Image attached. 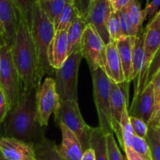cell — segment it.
Returning a JSON list of instances; mask_svg holds the SVG:
<instances>
[{
    "mask_svg": "<svg viewBox=\"0 0 160 160\" xmlns=\"http://www.w3.org/2000/svg\"><path fill=\"white\" fill-rule=\"evenodd\" d=\"M0 88L7 98L10 110L19 101L23 86L13 63L11 47L7 43L0 47Z\"/></svg>",
    "mask_w": 160,
    "mask_h": 160,
    "instance_id": "cell-6",
    "label": "cell"
},
{
    "mask_svg": "<svg viewBox=\"0 0 160 160\" xmlns=\"http://www.w3.org/2000/svg\"><path fill=\"white\" fill-rule=\"evenodd\" d=\"M144 67L139 77L134 81V95L138 94L145 87L148 70L152 58L160 48V9L144 31Z\"/></svg>",
    "mask_w": 160,
    "mask_h": 160,
    "instance_id": "cell-9",
    "label": "cell"
},
{
    "mask_svg": "<svg viewBox=\"0 0 160 160\" xmlns=\"http://www.w3.org/2000/svg\"><path fill=\"white\" fill-rule=\"evenodd\" d=\"M118 17H119L120 25H121V30H122V35L125 36H131V37H137L138 33L135 30L133 27L132 21L129 17L128 13L126 7L122 8L118 11Z\"/></svg>",
    "mask_w": 160,
    "mask_h": 160,
    "instance_id": "cell-30",
    "label": "cell"
},
{
    "mask_svg": "<svg viewBox=\"0 0 160 160\" xmlns=\"http://www.w3.org/2000/svg\"><path fill=\"white\" fill-rule=\"evenodd\" d=\"M19 19L16 38L11 47L12 58L22 82V90L29 91L35 90L42 82V78L31 28L25 21Z\"/></svg>",
    "mask_w": 160,
    "mask_h": 160,
    "instance_id": "cell-2",
    "label": "cell"
},
{
    "mask_svg": "<svg viewBox=\"0 0 160 160\" xmlns=\"http://www.w3.org/2000/svg\"><path fill=\"white\" fill-rule=\"evenodd\" d=\"M82 58L81 49L75 50L69 54L61 68L54 69L55 86L61 102L78 101V75Z\"/></svg>",
    "mask_w": 160,
    "mask_h": 160,
    "instance_id": "cell-4",
    "label": "cell"
},
{
    "mask_svg": "<svg viewBox=\"0 0 160 160\" xmlns=\"http://www.w3.org/2000/svg\"><path fill=\"white\" fill-rule=\"evenodd\" d=\"M90 148L94 150L96 160H109L105 135L99 127H94L90 139Z\"/></svg>",
    "mask_w": 160,
    "mask_h": 160,
    "instance_id": "cell-24",
    "label": "cell"
},
{
    "mask_svg": "<svg viewBox=\"0 0 160 160\" xmlns=\"http://www.w3.org/2000/svg\"><path fill=\"white\" fill-rule=\"evenodd\" d=\"M0 152L7 160H35V144L15 138H0Z\"/></svg>",
    "mask_w": 160,
    "mask_h": 160,
    "instance_id": "cell-14",
    "label": "cell"
},
{
    "mask_svg": "<svg viewBox=\"0 0 160 160\" xmlns=\"http://www.w3.org/2000/svg\"><path fill=\"white\" fill-rule=\"evenodd\" d=\"M5 43H6V41H5V39H4L3 36H2V35L0 34V47H2V46Z\"/></svg>",
    "mask_w": 160,
    "mask_h": 160,
    "instance_id": "cell-44",
    "label": "cell"
},
{
    "mask_svg": "<svg viewBox=\"0 0 160 160\" xmlns=\"http://www.w3.org/2000/svg\"><path fill=\"white\" fill-rule=\"evenodd\" d=\"M128 104H126L124 107L123 112H122V117H121V122H120V126H121V130H122V139H123L124 142V149L127 148L131 147V142L132 139H133V136H134V132H133V127H132L131 123L130 121V115H129Z\"/></svg>",
    "mask_w": 160,
    "mask_h": 160,
    "instance_id": "cell-28",
    "label": "cell"
},
{
    "mask_svg": "<svg viewBox=\"0 0 160 160\" xmlns=\"http://www.w3.org/2000/svg\"><path fill=\"white\" fill-rule=\"evenodd\" d=\"M135 37L122 35L116 42L119 58L122 63L125 82H132V64H133V50Z\"/></svg>",
    "mask_w": 160,
    "mask_h": 160,
    "instance_id": "cell-19",
    "label": "cell"
},
{
    "mask_svg": "<svg viewBox=\"0 0 160 160\" xmlns=\"http://www.w3.org/2000/svg\"><path fill=\"white\" fill-rule=\"evenodd\" d=\"M38 0H13L16 8L19 13V18H21L32 26L34 10Z\"/></svg>",
    "mask_w": 160,
    "mask_h": 160,
    "instance_id": "cell-27",
    "label": "cell"
},
{
    "mask_svg": "<svg viewBox=\"0 0 160 160\" xmlns=\"http://www.w3.org/2000/svg\"><path fill=\"white\" fill-rule=\"evenodd\" d=\"M148 127L151 128H153L155 130H157L158 128L160 127V107L157 110V112H155V115H153L152 118L151 119L150 122L148 123Z\"/></svg>",
    "mask_w": 160,
    "mask_h": 160,
    "instance_id": "cell-41",
    "label": "cell"
},
{
    "mask_svg": "<svg viewBox=\"0 0 160 160\" xmlns=\"http://www.w3.org/2000/svg\"><path fill=\"white\" fill-rule=\"evenodd\" d=\"M69 56L68 30L55 31L49 49V62L53 69L59 68Z\"/></svg>",
    "mask_w": 160,
    "mask_h": 160,
    "instance_id": "cell-16",
    "label": "cell"
},
{
    "mask_svg": "<svg viewBox=\"0 0 160 160\" xmlns=\"http://www.w3.org/2000/svg\"><path fill=\"white\" fill-rule=\"evenodd\" d=\"M124 152L126 153V156H127V160H146L141 155H140L135 151H133L131 148H125Z\"/></svg>",
    "mask_w": 160,
    "mask_h": 160,
    "instance_id": "cell-40",
    "label": "cell"
},
{
    "mask_svg": "<svg viewBox=\"0 0 160 160\" xmlns=\"http://www.w3.org/2000/svg\"><path fill=\"white\" fill-rule=\"evenodd\" d=\"M128 112L130 116L141 118L148 125L155 113V97L152 82L148 84L141 93L133 96Z\"/></svg>",
    "mask_w": 160,
    "mask_h": 160,
    "instance_id": "cell-13",
    "label": "cell"
},
{
    "mask_svg": "<svg viewBox=\"0 0 160 160\" xmlns=\"http://www.w3.org/2000/svg\"><path fill=\"white\" fill-rule=\"evenodd\" d=\"M106 144H107L108 155L109 160H125L118 148L117 143L114 138L113 133H108L105 135Z\"/></svg>",
    "mask_w": 160,
    "mask_h": 160,
    "instance_id": "cell-33",
    "label": "cell"
},
{
    "mask_svg": "<svg viewBox=\"0 0 160 160\" xmlns=\"http://www.w3.org/2000/svg\"><path fill=\"white\" fill-rule=\"evenodd\" d=\"M130 2V0H115L113 5V10L115 11H119L122 8L127 7Z\"/></svg>",
    "mask_w": 160,
    "mask_h": 160,
    "instance_id": "cell-42",
    "label": "cell"
},
{
    "mask_svg": "<svg viewBox=\"0 0 160 160\" xmlns=\"http://www.w3.org/2000/svg\"><path fill=\"white\" fill-rule=\"evenodd\" d=\"M109 2H110L111 5L112 6V7H113V5H114V2H115V0H109Z\"/></svg>",
    "mask_w": 160,
    "mask_h": 160,
    "instance_id": "cell-47",
    "label": "cell"
},
{
    "mask_svg": "<svg viewBox=\"0 0 160 160\" xmlns=\"http://www.w3.org/2000/svg\"><path fill=\"white\" fill-rule=\"evenodd\" d=\"M1 124L2 137L15 138L33 144L43 139V127L39 124L37 116L35 90H22L18 102L9 110Z\"/></svg>",
    "mask_w": 160,
    "mask_h": 160,
    "instance_id": "cell-1",
    "label": "cell"
},
{
    "mask_svg": "<svg viewBox=\"0 0 160 160\" xmlns=\"http://www.w3.org/2000/svg\"><path fill=\"white\" fill-rule=\"evenodd\" d=\"M160 71V48L155 54L154 58H152L151 64L149 65L148 70L147 78H146L145 87L148 83L152 82V78L155 77V75Z\"/></svg>",
    "mask_w": 160,
    "mask_h": 160,
    "instance_id": "cell-35",
    "label": "cell"
},
{
    "mask_svg": "<svg viewBox=\"0 0 160 160\" xmlns=\"http://www.w3.org/2000/svg\"><path fill=\"white\" fill-rule=\"evenodd\" d=\"M61 100L56 90L54 78L48 76L35 89L38 121L42 127L48 126L49 119L61 106Z\"/></svg>",
    "mask_w": 160,
    "mask_h": 160,
    "instance_id": "cell-8",
    "label": "cell"
},
{
    "mask_svg": "<svg viewBox=\"0 0 160 160\" xmlns=\"http://www.w3.org/2000/svg\"><path fill=\"white\" fill-rule=\"evenodd\" d=\"M160 9V0H152L150 3H148L145 8L143 10L144 15L146 19L149 21L154 18L155 14L158 13Z\"/></svg>",
    "mask_w": 160,
    "mask_h": 160,
    "instance_id": "cell-37",
    "label": "cell"
},
{
    "mask_svg": "<svg viewBox=\"0 0 160 160\" xmlns=\"http://www.w3.org/2000/svg\"><path fill=\"white\" fill-rule=\"evenodd\" d=\"M130 82L115 83L111 81V116L113 133L116 135L120 146L124 149V142L121 130V117L126 104L129 105Z\"/></svg>",
    "mask_w": 160,
    "mask_h": 160,
    "instance_id": "cell-11",
    "label": "cell"
},
{
    "mask_svg": "<svg viewBox=\"0 0 160 160\" xmlns=\"http://www.w3.org/2000/svg\"><path fill=\"white\" fill-rule=\"evenodd\" d=\"M19 13L13 0H0V24L6 43L12 47L19 25Z\"/></svg>",
    "mask_w": 160,
    "mask_h": 160,
    "instance_id": "cell-15",
    "label": "cell"
},
{
    "mask_svg": "<svg viewBox=\"0 0 160 160\" xmlns=\"http://www.w3.org/2000/svg\"><path fill=\"white\" fill-rule=\"evenodd\" d=\"M131 148L133 151L145 158L146 160H152L150 148L145 138H141L134 134L131 142Z\"/></svg>",
    "mask_w": 160,
    "mask_h": 160,
    "instance_id": "cell-32",
    "label": "cell"
},
{
    "mask_svg": "<svg viewBox=\"0 0 160 160\" xmlns=\"http://www.w3.org/2000/svg\"><path fill=\"white\" fill-rule=\"evenodd\" d=\"M81 160H96V156H95V152L92 148L87 149L83 152L82 159Z\"/></svg>",
    "mask_w": 160,
    "mask_h": 160,
    "instance_id": "cell-43",
    "label": "cell"
},
{
    "mask_svg": "<svg viewBox=\"0 0 160 160\" xmlns=\"http://www.w3.org/2000/svg\"><path fill=\"white\" fill-rule=\"evenodd\" d=\"M78 15L76 9L73 3V0H72L66 4L62 11L53 22L55 31L68 30Z\"/></svg>",
    "mask_w": 160,
    "mask_h": 160,
    "instance_id": "cell-23",
    "label": "cell"
},
{
    "mask_svg": "<svg viewBox=\"0 0 160 160\" xmlns=\"http://www.w3.org/2000/svg\"><path fill=\"white\" fill-rule=\"evenodd\" d=\"M9 110H10V108H9L7 98H6L2 90L0 88V124L2 123V122L4 121Z\"/></svg>",
    "mask_w": 160,
    "mask_h": 160,
    "instance_id": "cell-39",
    "label": "cell"
},
{
    "mask_svg": "<svg viewBox=\"0 0 160 160\" xmlns=\"http://www.w3.org/2000/svg\"><path fill=\"white\" fill-rule=\"evenodd\" d=\"M87 25L85 18L78 15L68 29L69 54L80 49L82 35Z\"/></svg>",
    "mask_w": 160,
    "mask_h": 160,
    "instance_id": "cell-21",
    "label": "cell"
},
{
    "mask_svg": "<svg viewBox=\"0 0 160 160\" xmlns=\"http://www.w3.org/2000/svg\"><path fill=\"white\" fill-rule=\"evenodd\" d=\"M92 1H94V0H91V2H92Z\"/></svg>",
    "mask_w": 160,
    "mask_h": 160,
    "instance_id": "cell-49",
    "label": "cell"
},
{
    "mask_svg": "<svg viewBox=\"0 0 160 160\" xmlns=\"http://www.w3.org/2000/svg\"><path fill=\"white\" fill-rule=\"evenodd\" d=\"M80 49L87 60L90 72L98 68L104 70L106 65V44L91 25L87 24L84 30Z\"/></svg>",
    "mask_w": 160,
    "mask_h": 160,
    "instance_id": "cell-10",
    "label": "cell"
},
{
    "mask_svg": "<svg viewBox=\"0 0 160 160\" xmlns=\"http://www.w3.org/2000/svg\"><path fill=\"white\" fill-rule=\"evenodd\" d=\"M130 121L135 134L141 137V138H146L148 132V124L144 122L143 120H141V118L133 116H130Z\"/></svg>",
    "mask_w": 160,
    "mask_h": 160,
    "instance_id": "cell-34",
    "label": "cell"
},
{
    "mask_svg": "<svg viewBox=\"0 0 160 160\" xmlns=\"http://www.w3.org/2000/svg\"><path fill=\"white\" fill-rule=\"evenodd\" d=\"M144 31H141L138 36L135 37L133 50V64H132V81H136L139 77L144 61Z\"/></svg>",
    "mask_w": 160,
    "mask_h": 160,
    "instance_id": "cell-22",
    "label": "cell"
},
{
    "mask_svg": "<svg viewBox=\"0 0 160 160\" xmlns=\"http://www.w3.org/2000/svg\"><path fill=\"white\" fill-rule=\"evenodd\" d=\"M32 39L38 59V72L42 79L45 75L54 73V69L49 62V49L55 33L53 23L37 2L34 10L31 26Z\"/></svg>",
    "mask_w": 160,
    "mask_h": 160,
    "instance_id": "cell-3",
    "label": "cell"
},
{
    "mask_svg": "<svg viewBox=\"0 0 160 160\" xmlns=\"http://www.w3.org/2000/svg\"><path fill=\"white\" fill-rule=\"evenodd\" d=\"M0 34L3 36V35H2V27H1V24H0Z\"/></svg>",
    "mask_w": 160,
    "mask_h": 160,
    "instance_id": "cell-48",
    "label": "cell"
},
{
    "mask_svg": "<svg viewBox=\"0 0 160 160\" xmlns=\"http://www.w3.org/2000/svg\"><path fill=\"white\" fill-rule=\"evenodd\" d=\"M93 98L98 115L99 128L104 135L113 133L111 116V80L102 68L91 71Z\"/></svg>",
    "mask_w": 160,
    "mask_h": 160,
    "instance_id": "cell-5",
    "label": "cell"
},
{
    "mask_svg": "<svg viewBox=\"0 0 160 160\" xmlns=\"http://www.w3.org/2000/svg\"><path fill=\"white\" fill-rule=\"evenodd\" d=\"M153 85L154 97H155V113L160 107V71L152 78V82ZM154 113V115H155ZM153 117V116H152Z\"/></svg>",
    "mask_w": 160,
    "mask_h": 160,
    "instance_id": "cell-36",
    "label": "cell"
},
{
    "mask_svg": "<svg viewBox=\"0 0 160 160\" xmlns=\"http://www.w3.org/2000/svg\"><path fill=\"white\" fill-rule=\"evenodd\" d=\"M146 141L150 148L152 160H160V140L156 130L148 127Z\"/></svg>",
    "mask_w": 160,
    "mask_h": 160,
    "instance_id": "cell-31",
    "label": "cell"
},
{
    "mask_svg": "<svg viewBox=\"0 0 160 160\" xmlns=\"http://www.w3.org/2000/svg\"><path fill=\"white\" fill-rule=\"evenodd\" d=\"M129 17L132 21L135 30L138 34L142 31V25L146 18L141 10V4L138 0H130L128 5L126 7Z\"/></svg>",
    "mask_w": 160,
    "mask_h": 160,
    "instance_id": "cell-26",
    "label": "cell"
},
{
    "mask_svg": "<svg viewBox=\"0 0 160 160\" xmlns=\"http://www.w3.org/2000/svg\"><path fill=\"white\" fill-rule=\"evenodd\" d=\"M62 135V142L58 148L59 152L68 160H81L83 155V148L76 135L64 124L60 123Z\"/></svg>",
    "mask_w": 160,
    "mask_h": 160,
    "instance_id": "cell-17",
    "label": "cell"
},
{
    "mask_svg": "<svg viewBox=\"0 0 160 160\" xmlns=\"http://www.w3.org/2000/svg\"><path fill=\"white\" fill-rule=\"evenodd\" d=\"M156 131H157V133H158V138H159V140H160V127L159 128H158L156 130Z\"/></svg>",
    "mask_w": 160,
    "mask_h": 160,
    "instance_id": "cell-46",
    "label": "cell"
},
{
    "mask_svg": "<svg viewBox=\"0 0 160 160\" xmlns=\"http://www.w3.org/2000/svg\"><path fill=\"white\" fill-rule=\"evenodd\" d=\"M35 160H68L60 153L54 141L44 138L35 144Z\"/></svg>",
    "mask_w": 160,
    "mask_h": 160,
    "instance_id": "cell-20",
    "label": "cell"
},
{
    "mask_svg": "<svg viewBox=\"0 0 160 160\" xmlns=\"http://www.w3.org/2000/svg\"><path fill=\"white\" fill-rule=\"evenodd\" d=\"M113 7L109 0H94L90 3L88 13L86 18L87 24H91L106 45L112 41L108 32V21Z\"/></svg>",
    "mask_w": 160,
    "mask_h": 160,
    "instance_id": "cell-12",
    "label": "cell"
},
{
    "mask_svg": "<svg viewBox=\"0 0 160 160\" xmlns=\"http://www.w3.org/2000/svg\"><path fill=\"white\" fill-rule=\"evenodd\" d=\"M107 27L109 36H110L111 39H112V41L116 42L118 38H121V37L122 36L118 11L113 10V11L111 13L108 18V21Z\"/></svg>",
    "mask_w": 160,
    "mask_h": 160,
    "instance_id": "cell-29",
    "label": "cell"
},
{
    "mask_svg": "<svg viewBox=\"0 0 160 160\" xmlns=\"http://www.w3.org/2000/svg\"><path fill=\"white\" fill-rule=\"evenodd\" d=\"M0 160H7L4 158V156L2 155V154L1 153V152H0Z\"/></svg>",
    "mask_w": 160,
    "mask_h": 160,
    "instance_id": "cell-45",
    "label": "cell"
},
{
    "mask_svg": "<svg viewBox=\"0 0 160 160\" xmlns=\"http://www.w3.org/2000/svg\"><path fill=\"white\" fill-rule=\"evenodd\" d=\"M73 3L78 14L85 18L86 20L91 3V0H73Z\"/></svg>",
    "mask_w": 160,
    "mask_h": 160,
    "instance_id": "cell-38",
    "label": "cell"
},
{
    "mask_svg": "<svg viewBox=\"0 0 160 160\" xmlns=\"http://www.w3.org/2000/svg\"><path fill=\"white\" fill-rule=\"evenodd\" d=\"M72 0H38V4L49 19L54 22L66 4Z\"/></svg>",
    "mask_w": 160,
    "mask_h": 160,
    "instance_id": "cell-25",
    "label": "cell"
},
{
    "mask_svg": "<svg viewBox=\"0 0 160 160\" xmlns=\"http://www.w3.org/2000/svg\"><path fill=\"white\" fill-rule=\"evenodd\" d=\"M54 121L58 125L67 126L79 140L83 151L90 148V139L94 127L87 125L78 108V101H65L61 103L59 109L54 114Z\"/></svg>",
    "mask_w": 160,
    "mask_h": 160,
    "instance_id": "cell-7",
    "label": "cell"
},
{
    "mask_svg": "<svg viewBox=\"0 0 160 160\" xmlns=\"http://www.w3.org/2000/svg\"><path fill=\"white\" fill-rule=\"evenodd\" d=\"M104 71L112 82L115 83L125 82L122 63L116 42L112 40L106 45V65Z\"/></svg>",
    "mask_w": 160,
    "mask_h": 160,
    "instance_id": "cell-18",
    "label": "cell"
}]
</instances>
